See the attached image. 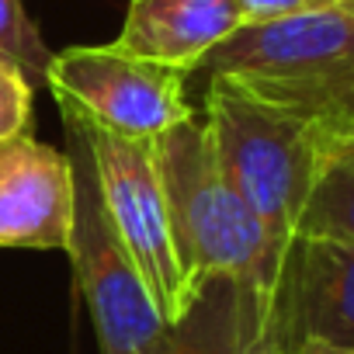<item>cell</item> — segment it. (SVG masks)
Here are the masks:
<instances>
[{"mask_svg": "<svg viewBox=\"0 0 354 354\" xmlns=\"http://www.w3.org/2000/svg\"><path fill=\"white\" fill-rule=\"evenodd\" d=\"M149 149L188 285L195 288L212 274H236L271 295L285 254L223 174L205 118L195 111L153 139Z\"/></svg>", "mask_w": 354, "mask_h": 354, "instance_id": "6da1fadb", "label": "cell"}, {"mask_svg": "<svg viewBox=\"0 0 354 354\" xmlns=\"http://www.w3.org/2000/svg\"><path fill=\"white\" fill-rule=\"evenodd\" d=\"M219 167L285 254L323 160V122L209 77L202 111Z\"/></svg>", "mask_w": 354, "mask_h": 354, "instance_id": "7a4b0ae2", "label": "cell"}, {"mask_svg": "<svg viewBox=\"0 0 354 354\" xmlns=\"http://www.w3.org/2000/svg\"><path fill=\"white\" fill-rule=\"evenodd\" d=\"M198 70L326 125L354 97V15L337 4L281 21L240 25Z\"/></svg>", "mask_w": 354, "mask_h": 354, "instance_id": "3957f363", "label": "cell"}, {"mask_svg": "<svg viewBox=\"0 0 354 354\" xmlns=\"http://www.w3.org/2000/svg\"><path fill=\"white\" fill-rule=\"evenodd\" d=\"M63 125H66V156L73 163L70 257L77 268V285L84 292L87 313L94 319L97 347L101 354H142L149 340L160 333L163 316L104 212L94 160L77 118L63 111Z\"/></svg>", "mask_w": 354, "mask_h": 354, "instance_id": "277c9868", "label": "cell"}, {"mask_svg": "<svg viewBox=\"0 0 354 354\" xmlns=\"http://www.w3.org/2000/svg\"><path fill=\"white\" fill-rule=\"evenodd\" d=\"M46 87L59 108L122 139L153 142L195 115L185 73L122 53L118 46H70L53 56Z\"/></svg>", "mask_w": 354, "mask_h": 354, "instance_id": "5b68a950", "label": "cell"}, {"mask_svg": "<svg viewBox=\"0 0 354 354\" xmlns=\"http://www.w3.org/2000/svg\"><path fill=\"white\" fill-rule=\"evenodd\" d=\"M59 111L73 115L70 108H59ZM73 118H77V125L87 139L91 160H94V177H97L104 212L167 323L188 302L192 285L181 271V261H177L167 198H163V185H160V174L153 163V149H149V142L122 139L97 125H87L80 115H73Z\"/></svg>", "mask_w": 354, "mask_h": 354, "instance_id": "8992f818", "label": "cell"}, {"mask_svg": "<svg viewBox=\"0 0 354 354\" xmlns=\"http://www.w3.org/2000/svg\"><path fill=\"white\" fill-rule=\"evenodd\" d=\"M285 354L302 344L354 347V243L295 233L271 292Z\"/></svg>", "mask_w": 354, "mask_h": 354, "instance_id": "52a82bcc", "label": "cell"}, {"mask_svg": "<svg viewBox=\"0 0 354 354\" xmlns=\"http://www.w3.org/2000/svg\"><path fill=\"white\" fill-rule=\"evenodd\" d=\"M73 240V163L66 153L15 136L0 142V250H63Z\"/></svg>", "mask_w": 354, "mask_h": 354, "instance_id": "ba28073f", "label": "cell"}, {"mask_svg": "<svg viewBox=\"0 0 354 354\" xmlns=\"http://www.w3.org/2000/svg\"><path fill=\"white\" fill-rule=\"evenodd\" d=\"M142 354H285L271 319V295L236 274L202 278Z\"/></svg>", "mask_w": 354, "mask_h": 354, "instance_id": "9c48e42d", "label": "cell"}, {"mask_svg": "<svg viewBox=\"0 0 354 354\" xmlns=\"http://www.w3.org/2000/svg\"><path fill=\"white\" fill-rule=\"evenodd\" d=\"M240 25L233 0H129L111 46L188 77Z\"/></svg>", "mask_w": 354, "mask_h": 354, "instance_id": "30bf717a", "label": "cell"}, {"mask_svg": "<svg viewBox=\"0 0 354 354\" xmlns=\"http://www.w3.org/2000/svg\"><path fill=\"white\" fill-rule=\"evenodd\" d=\"M295 233L354 243V160L333 149L326 142V132H323V160Z\"/></svg>", "mask_w": 354, "mask_h": 354, "instance_id": "8fae6325", "label": "cell"}, {"mask_svg": "<svg viewBox=\"0 0 354 354\" xmlns=\"http://www.w3.org/2000/svg\"><path fill=\"white\" fill-rule=\"evenodd\" d=\"M0 59L15 63L32 87H46L53 49L32 21L25 0H0Z\"/></svg>", "mask_w": 354, "mask_h": 354, "instance_id": "7c38bea8", "label": "cell"}, {"mask_svg": "<svg viewBox=\"0 0 354 354\" xmlns=\"http://www.w3.org/2000/svg\"><path fill=\"white\" fill-rule=\"evenodd\" d=\"M32 101H35V87L28 84V77L15 63L0 59V142L28 132Z\"/></svg>", "mask_w": 354, "mask_h": 354, "instance_id": "4fadbf2b", "label": "cell"}, {"mask_svg": "<svg viewBox=\"0 0 354 354\" xmlns=\"http://www.w3.org/2000/svg\"><path fill=\"white\" fill-rule=\"evenodd\" d=\"M233 4L243 25H264V21H281V18L337 8V0H233Z\"/></svg>", "mask_w": 354, "mask_h": 354, "instance_id": "5bb4252c", "label": "cell"}, {"mask_svg": "<svg viewBox=\"0 0 354 354\" xmlns=\"http://www.w3.org/2000/svg\"><path fill=\"white\" fill-rule=\"evenodd\" d=\"M323 129H330V132H347V136H354V97L347 101V108L333 118V122H326Z\"/></svg>", "mask_w": 354, "mask_h": 354, "instance_id": "9a60e30c", "label": "cell"}, {"mask_svg": "<svg viewBox=\"0 0 354 354\" xmlns=\"http://www.w3.org/2000/svg\"><path fill=\"white\" fill-rule=\"evenodd\" d=\"M323 132H326V142H330L333 149H340L344 156L354 160V136H347V132H330V129H323Z\"/></svg>", "mask_w": 354, "mask_h": 354, "instance_id": "2e32d148", "label": "cell"}, {"mask_svg": "<svg viewBox=\"0 0 354 354\" xmlns=\"http://www.w3.org/2000/svg\"><path fill=\"white\" fill-rule=\"evenodd\" d=\"M292 354H354V347H330V344H302Z\"/></svg>", "mask_w": 354, "mask_h": 354, "instance_id": "e0dca14e", "label": "cell"}, {"mask_svg": "<svg viewBox=\"0 0 354 354\" xmlns=\"http://www.w3.org/2000/svg\"><path fill=\"white\" fill-rule=\"evenodd\" d=\"M337 4H340L344 11H351V15H354V0H337Z\"/></svg>", "mask_w": 354, "mask_h": 354, "instance_id": "ac0fdd59", "label": "cell"}]
</instances>
